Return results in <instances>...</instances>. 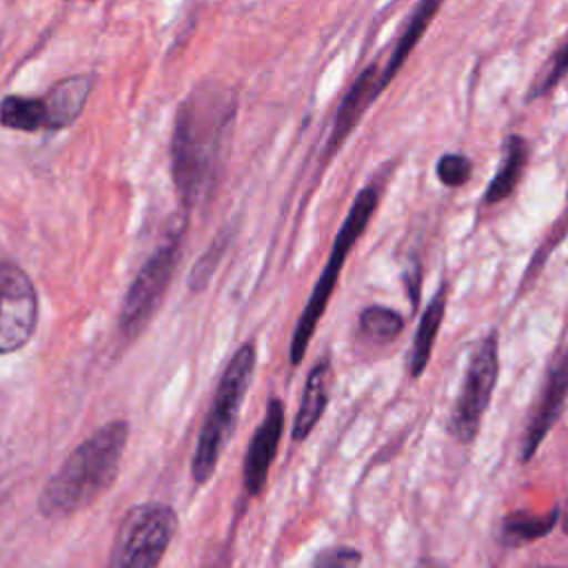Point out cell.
Wrapping results in <instances>:
<instances>
[{
	"label": "cell",
	"mask_w": 568,
	"mask_h": 568,
	"mask_svg": "<svg viewBox=\"0 0 568 568\" xmlns=\"http://www.w3.org/2000/svg\"><path fill=\"white\" fill-rule=\"evenodd\" d=\"M235 115L237 95L217 80L200 82L178 106L171 178L184 209L202 206L215 195Z\"/></svg>",
	"instance_id": "obj_1"
},
{
	"label": "cell",
	"mask_w": 568,
	"mask_h": 568,
	"mask_svg": "<svg viewBox=\"0 0 568 568\" xmlns=\"http://www.w3.org/2000/svg\"><path fill=\"white\" fill-rule=\"evenodd\" d=\"M129 422L115 419L89 435L44 484L38 510L47 519L78 515L109 490L120 473Z\"/></svg>",
	"instance_id": "obj_2"
},
{
	"label": "cell",
	"mask_w": 568,
	"mask_h": 568,
	"mask_svg": "<svg viewBox=\"0 0 568 568\" xmlns=\"http://www.w3.org/2000/svg\"><path fill=\"white\" fill-rule=\"evenodd\" d=\"M257 364V351L253 342H244L224 366L220 382L213 393L211 408L200 428L193 459H191V479L197 486H204L217 468V459L235 430L240 408L253 382Z\"/></svg>",
	"instance_id": "obj_3"
},
{
	"label": "cell",
	"mask_w": 568,
	"mask_h": 568,
	"mask_svg": "<svg viewBox=\"0 0 568 568\" xmlns=\"http://www.w3.org/2000/svg\"><path fill=\"white\" fill-rule=\"evenodd\" d=\"M379 197H382V186L371 182L366 184L353 200L337 235H335V242H333V248L328 253V260L324 264V271L320 273L311 295H308V302L306 306L302 308V315L295 324V331H293V337H291V348H288V357H291V366H297L304 355H306V348L311 344V337L315 333V326L317 322L322 320L326 306H328V300L333 295V288L339 280V273L344 268V262L351 253V248L357 244V240L362 237V233L366 231L368 226V220L373 217L377 204H379Z\"/></svg>",
	"instance_id": "obj_4"
},
{
	"label": "cell",
	"mask_w": 568,
	"mask_h": 568,
	"mask_svg": "<svg viewBox=\"0 0 568 568\" xmlns=\"http://www.w3.org/2000/svg\"><path fill=\"white\" fill-rule=\"evenodd\" d=\"M178 530L169 504H138L120 521L106 568H158Z\"/></svg>",
	"instance_id": "obj_5"
},
{
	"label": "cell",
	"mask_w": 568,
	"mask_h": 568,
	"mask_svg": "<svg viewBox=\"0 0 568 568\" xmlns=\"http://www.w3.org/2000/svg\"><path fill=\"white\" fill-rule=\"evenodd\" d=\"M180 255H182V229L173 231L160 246H155V251L146 257L135 280L131 282L118 317V331L124 339L129 342L135 339L155 315L171 284Z\"/></svg>",
	"instance_id": "obj_6"
},
{
	"label": "cell",
	"mask_w": 568,
	"mask_h": 568,
	"mask_svg": "<svg viewBox=\"0 0 568 568\" xmlns=\"http://www.w3.org/2000/svg\"><path fill=\"white\" fill-rule=\"evenodd\" d=\"M497 333L484 335L470 353L459 395L455 399L448 430L459 444H470L479 430L484 413L488 408L497 373H499V348Z\"/></svg>",
	"instance_id": "obj_7"
},
{
	"label": "cell",
	"mask_w": 568,
	"mask_h": 568,
	"mask_svg": "<svg viewBox=\"0 0 568 568\" xmlns=\"http://www.w3.org/2000/svg\"><path fill=\"white\" fill-rule=\"evenodd\" d=\"M0 351H20L38 324V293L29 275L13 262L0 266Z\"/></svg>",
	"instance_id": "obj_8"
},
{
	"label": "cell",
	"mask_w": 568,
	"mask_h": 568,
	"mask_svg": "<svg viewBox=\"0 0 568 568\" xmlns=\"http://www.w3.org/2000/svg\"><path fill=\"white\" fill-rule=\"evenodd\" d=\"M284 433V402L280 397H271L264 410V417L260 419L257 428L251 435L244 466H242V479L248 495L257 497L268 479V470L273 466V459L280 448V439Z\"/></svg>",
	"instance_id": "obj_9"
},
{
	"label": "cell",
	"mask_w": 568,
	"mask_h": 568,
	"mask_svg": "<svg viewBox=\"0 0 568 568\" xmlns=\"http://www.w3.org/2000/svg\"><path fill=\"white\" fill-rule=\"evenodd\" d=\"M566 393H568V348L561 353V357L550 368L544 390H541V397H539V404L535 406V410L528 419L526 433L521 437V453H519L521 462H528L535 455L541 439L552 428V424L561 410V404L566 399Z\"/></svg>",
	"instance_id": "obj_10"
},
{
	"label": "cell",
	"mask_w": 568,
	"mask_h": 568,
	"mask_svg": "<svg viewBox=\"0 0 568 568\" xmlns=\"http://www.w3.org/2000/svg\"><path fill=\"white\" fill-rule=\"evenodd\" d=\"M379 75L382 71L377 69V64H368L351 84L348 93L344 95L342 104L335 111V120L331 126V135H328V155L335 153L339 149V144L348 138V133L353 131V126L359 122V118L364 115V111L375 102V98L382 93L379 91Z\"/></svg>",
	"instance_id": "obj_11"
},
{
	"label": "cell",
	"mask_w": 568,
	"mask_h": 568,
	"mask_svg": "<svg viewBox=\"0 0 568 568\" xmlns=\"http://www.w3.org/2000/svg\"><path fill=\"white\" fill-rule=\"evenodd\" d=\"M91 84L93 82L89 73H78V75L62 78L49 89V93L42 98L47 131H62L80 118L89 100Z\"/></svg>",
	"instance_id": "obj_12"
},
{
	"label": "cell",
	"mask_w": 568,
	"mask_h": 568,
	"mask_svg": "<svg viewBox=\"0 0 568 568\" xmlns=\"http://www.w3.org/2000/svg\"><path fill=\"white\" fill-rule=\"evenodd\" d=\"M328 379H331V362L328 357H322L306 375L300 408L291 430L293 442H304L322 419L328 404Z\"/></svg>",
	"instance_id": "obj_13"
},
{
	"label": "cell",
	"mask_w": 568,
	"mask_h": 568,
	"mask_svg": "<svg viewBox=\"0 0 568 568\" xmlns=\"http://www.w3.org/2000/svg\"><path fill=\"white\" fill-rule=\"evenodd\" d=\"M444 0H419L417 7L413 9L406 27L402 29L395 47H393V53L386 62V67L382 69V75H379V91H384L390 80L397 75V71L404 67V62L408 60V55L413 53L415 44L422 40V36L426 33L428 24L433 22V18L437 16L439 7H442Z\"/></svg>",
	"instance_id": "obj_14"
},
{
	"label": "cell",
	"mask_w": 568,
	"mask_h": 568,
	"mask_svg": "<svg viewBox=\"0 0 568 568\" xmlns=\"http://www.w3.org/2000/svg\"><path fill=\"white\" fill-rule=\"evenodd\" d=\"M446 302H448V286L442 284L437 288V293L433 295V300L426 304L422 320L417 324L415 331V339H413V348H410V357H408V371L413 377H419L428 362H430V353L446 313Z\"/></svg>",
	"instance_id": "obj_15"
},
{
	"label": "cell",
	"mask_w": 568,
	"mask_h": 568,
	"mask_svg": "<svg viewBox=\"0 0 568 568\" xmlns=\"http://www.w3.org/2000/svg\"><path fill=\"white\" fill-rule=\"evenodd\" d=\"M526 158H528L526 140L521 135H508L504 140V153H501L499 169H497L495 178L488 182V189L484 193V204H497L515 191V186L521 180Z\"/></svg>",
	"instance_id": "obj_16"
},
{
	"label": "cell",
	"mask_w": 568,
	"mask_h": 568,
	"mask_svg": "<svg viewBox=\"0 0 568 568\" xmlns=\"http://www.w3.org/2000/svg\"><path fill=\"white\" fill-rule=\"evenodd\" d=\"M0 122L4 129H16L24 133L47 131V115L42 98L31 95H4L0 104Z\"/></svg>",
	"instance_id": "obj_17"
},
{
	"label": "cell",
	"mask_w": 568,
	"mask_h": 568,
	"mask_svg": "<svg viewBox=\"0 0 568 568\" xmlns=\"http://www.w3.org/2000/svg\"><path fill=\"white\" fill-rule=\"evenodd\" d=\"M357 326H359V335L366 342L382 346L397 339V335L404 331V317L388 306L371 304L359 313Z\"/></svg>",
	"instance_id": "obj_18"
},
{
	"label": "cell",
	"mask_w": 568,
	"mask_h": 568,
	"mask_svg": "<svg viewBox=\"0 0 568 568\" xmlns=\"http://www.w3.org/2000/svg\"><path fill=\"white\" fill-rule=\"evenodd\" d=\"M555 521H557V510H550L546 515L510 513L501 521V539L510 546H519L546 535Z\"/></svg>",
	"instance_id": "obj_19"
},
{
	"label": "cell",
	"mask_w": 568,
	"mask_h": 568,
	"mask_svg": "<svg viewBox=\"0 0 568 568\" xmlns=\"http://www.w3.org/2000/svg\"><path fill=\"white\" fill-rule=\"evenodd\" d=\"M435 173L444 186H462L470 180L473 164L464 153H444L435 164Z\"/></svg>",
	"instance_id": "obj_20"
},
{
	"label": "cell",
	"mask_w": 568,
	"mask_h": 568,
	"mask_svg": "<svg viewBox=\"0 0 568 568\" xmlns=\"http://www.w3.org/2000/svg\"><path fill=\"white\" fill-rule=\"evenodd\" d=\"M566 73H568V36H566V40L561 42V47L555 51V55L550 58L548 67H546V69L541 71V75L535 80V84H532L528 98L532 100V98L544 95V93L550 91Z\"/></svg>",
	"instance_id": "obj_21"
},
{
	"label": "cell",
	"mask_w": 568,
	"mask_h": 568,
	"mask_svg": "<svg viewBox=\"0 0 568 568\" xmlns=\"http://www.w3.org/2000/svg\"><path fill=\"white\" fill-rule=\"evenodd\" d=\"M359 564H362V552L357 548L333 546L322 550L315 557L313 568H359Z\"/></svg>",
	"instance_id": "obj_22"
},
{
	"label": "cell",
	"mask_w": 568,
	"mask_h": 568,
	"mask_svg": "<svg viewBox=\"0 0 568 568\" xmlns=\"http://www.w3.org/2000/svg\"><path fill=\"white\" fill-rule=\"evenodd\" d=\"M413 568H448V566H446V564H442V561H437V559L424 557V559L415 561V564H413Z\"/></svg>",
	"instance_id": "obj_23"
},
{
	"label": "cell",
	"mask_w": 568,
	"mask_h": 568,
	"mask_svg": "<svg viewBox=\"0 0 568 568\" xmlns=\"http://www.w3.org/2000/svg\"><path fill=\"white\" fill-rule=\"evenodd\" d=\"M564 528H566V532H568V510H566V515H564Z\"/></svg>",
	"instance_id": "obj_24"
},
{
	"label": "cell",
	"mask_w": 568,
	"mask_h": 568,
	"mask_svg": "<svg viewBox=\"0 0 568 568\" xmlns=\"http://www.w3.org/2000/svg\"><path fill=\"white\" fill-rule=\"evenodd\" d=\"M64 2H95V0H64Z\"/></svg>",
	"instance_id": "obj_25"
},
{
	"label": "cell",
	"mask_w": 568,
	"mask_h": 568,
	"mask_svg": "<svg viewBox=\"0 0 568 568\" xmlns=\"http://www.w3.org/2000/svg\"><path fill=\"white\" fill-rule=\"evenodd\" d=\"M546 568H555V566H546Z\"/></svg>",
	"instance_id": "obj_26"
}]
</instances>
